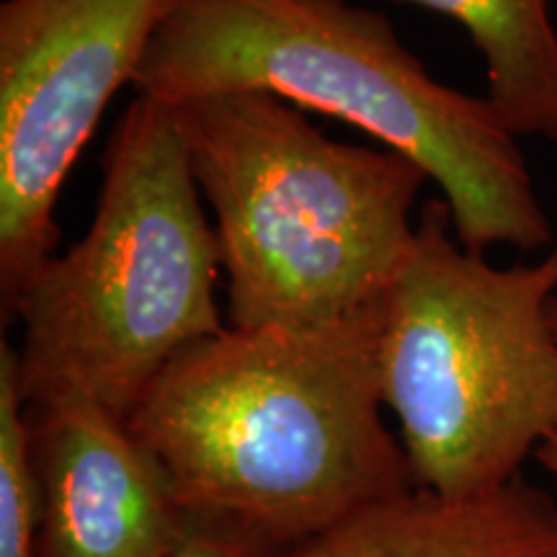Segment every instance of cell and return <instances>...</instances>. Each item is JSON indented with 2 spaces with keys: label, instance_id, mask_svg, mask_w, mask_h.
Masks as SVG:
<instances>
[{
  "label": "cell",
  "instance_id": "cell-1",
  "mask_svg": "<svg viewBox=\"0 0 557 557\" xmlns=\"http://www.w3.org/2000/svg\"><path fill=\"white\" fill-rule=\"evenodd\" d=\"M377 302L320 325H230L160 372L127 423L186 511L289 549L416 491L382 421Z\"/></svg>",
  "mask_w": 557,
  "mask_h": 557
},
{
  "label": "cell",
  "instance_id": "cell-2",
  "mask_svg": "<svg viewBox=\"0 0 557 557\" xmlns=\"http://www.w3.org/2000/svg\"><path fill=\"white\" fill-rule=\"evenodd\" d=\"M132 88L169 103L263 90L336 116L436 181L470 253L553 243L496 107L438 83L387 16L348 0H171Z\"/></svg>",
  "mask_w": 557,
  "mask_h": 557
},
{
  "label": "cell",
  "instance_id": "cell-3",
  "mask_svg": "<svg viewBox=\"0 0 557 557\" xmlns=\"http://www.w3.org/2000/svg\"><path fill=\"white\" fill-rule=\"evenodd\" d=\"M176 114L214 212L233 329L333 323L385 295L429 181L416 160L336 143L263 90L199 96Z\"/></svg>",
  "mask_w": 557,
  "mask_h": 557
},
{
  "label": "cell",
  "instance_id": "cell-4",
  "mask_svg": "<svg viewBox=\"0 0 557 557\" xmlns=\"http://www.w3.org/2000/svg\"><path fill=\"white\" fill-rule=\"evenodd\" d=\"M201 199L176 103L135 96L103 156L88 233L9 312L24 331L26 406L81 395L127 421L181 351L225 331L220 243Z\"/></svg>",
  "mask_w": 557,
  "mask_h": 557
},
{
  "label": "cell",
  "instance_id": "cell-5",
  "mask_svg": "<svg viewBox=\"0 0 557 557\" xmlns=\"http://www.w3.org/2000/svg\"><path fill=\"white\" fill-rule=\"evenodd\" d=\"M555 299L557 248L496 269L457 240L447 201L423 205L377 302L382 395L421 491H500L555 434Z\"/></svg>",
  "mask_w": 557,
  "mask_h": 557
},
{
  "label": "cell",
  "instance_id": "cell-6",
  "mask_svg": "<svg viewBox=\"0 0 557 557\" xmlns=\"http://www.w3.org/2000/svg\"><path fill=\"white\" fill-rule=\"evenodd\" d=\"M171 0L0 5V308L54 259V209L103 111L132 86Z\"/></svg>",
  "mask_w": 557,
  "mask_h": 557
},
{
  "label": "cell",
  "instance_id": "cell-7",
  "mask_svg": "<svg viewBox=\"0 0 557 557\" xmlns=\"http://www.w3.org/2000/svg\"><path fill=\"white\" fill-rule=\"evenodd\" d=\"M41 557H169L189 532L160 459L81 395L26 406Z\"/></svg>",
  "mask_w": 557,
  "mask_h": 557
},
{
  "label": "cell",
  "instance_id": "cell-8",
  "mask_svg": "<svg viewBox=\"0 0 557 557\" xmlns=\"http://www.w3.org/2000/svg\"><path fill=\"white\" fill-rule=\"evenodd\" d=\"M282 557H557V500L521 478L470 498L416 487Z\"/></svg>",
  "mask_w": 557,
  "mask_h": 557
},
{
  "label": "cell",
  "instance_id": "cell-9",
  "mask_svg": "<svg viewBox=\"0 0 557 557\" xmlns=\"http://www.w3.org/2000/svg\"><path fill=\"white\" fill-rule=\"evenodd\" d=\"M457 21L480 52L485 99L517 137L557 143L553 0H398Z\"/></svg>",
  "mask_w": 557,
  "mask_h": 557
},
{
  "label": "cell",
  "instance_id": "cell-10",
  "mask_svg": "<svg viewBox=\"0 0 557 557\" xmlns=\"http://www.w3.org/2000/svg\"><path fill=\"white\" fill-rule=\"evenodd\" d=\"M0 557H41L39 485L29 457L18 351L0 344Z\"/></svg>",
  "mask_w": 557,
  "mask_h": 557
},
{
  "label": "cell",
  "instance_id": "cell-11",
  "mask_svg": "<svg viewBox=\"0 0 557 557\" xmlns=\"http://www.w3.org/2000/svg\"><path fill=\"white\" fill-rule=\"evenodd\" d=\"M282 547L235 521L191 513L189 532L169 557H282Z\"/></svg>",
  "mask_w": 557,
  "mask_h": 557
},
{
  "label": "cell",
  "instance_id": "cell-12",
  "mask_svg": "<svg viewBox=\"0 0 557 557\" xmlns=\"http://www.w3.org/2000/svg\"><path fill=\"white\" fill-rule=\"evenodd\" d=\"M534 457H537V462L542 465V468L549 470L557 478V431L547 438L545 444H542V447L537 449V455H534Z\"/></svg>",
  "mask_w": 557,
  "mask_h": 557
},
{
  "label": "cell",
  "instance_id": "cell-13",
  "mask_svg": "<svg viewBox=\"0 0 557 557\" xmlns=\"http://www.w3.org/2000/svg\"><path fill=\"white\" fill-rule=\"evenodd\" d=\"M553 320H555V331H557V299H555V305H553Z\"/></svg>",
  "mask_w": 557,
  "mask_h": 557
}]
</instances>
